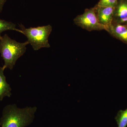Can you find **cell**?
Segmentation results:
<instances>
[{
    "instance_id": "6da1fadb",
    "label": "cell",
    "mask_w": 127,
    "mask_h": 127,
    "mask_svg": "<svg viewBox=\"0 0 127 127\" xmlns=\"http://www.w3.org/2000/svg\"><path fill=\"white\" fill-rule=\"evenodd\" d=\"M37 107H27L18 108L15 104L5 107L0 120L1 127H26L34 120Z\"/></svg>"
},
{
    "instance_id": "52a82bcc",
    "label": "cell",
    "mask_w": 127,
    "mask_h": 127,
    "mask_svg": "<svg viewBox=\"0 0 127 127\" xmlns=\"http://www.w3.org/2000/svg\"><path fill=\"white\" fill-rule=\"evenodd\" d=\"M106 31L113 37L127 44V25L112 23Z\"/></svg>"
},
{
    "instance_id": "8992f818",
    "label": "cell",
    "mask_w": 127,
    "mask_h": 127,
    "mask_svg": "<svg viewBox=\"0 0 127 127\" xmlns=\"http://www.w3.org/2000/svg\"><path fill=\"white\" fill-rule=\"evenodd\" d=\"M112 23L127 25V0H119L114 7Z\"/></svg>"
},
{
    "instance_id": "7c38bea8",
    "label": "cell",
    "mask_w": 127,
    "mask_h": 127,
    "mask_svg": "<svg viewBox=\"0 0 127 127\" xmlns=\"http://www.w3.org/2000/svg\"><path fill=\"white\" fill-rule=\"evenodd\" d=\"M6 0H0V12L2 11L3 6Z\"/></svg>"
},
{
    "instance_id": "30bf717a",
    "label": "cell",
    "mask_w": 127,
    "mask_h": 127,
    "mask_svg": "<svg viewBox=\"0 0 127 127\" xmlns=\"http://www.w3.org/2000/svg\"><path fill=\"white\" fill-rule=\"evenodd\" d=\"M118 127H127V108L118 111L115 118Z\"/></svg>"
},
{
    "instance_id": "3957f363",
    "label": "cell",
    "mask_w": 127,
    "mask_h": 127,
    "mask_svg": "<svg viewBox=\"0 0 127 127\" xmlns=\"http://www.w3.org/2000/svg\"><path fill=\"white\" fill-rule=\"evenodd\" d=\"M23 34L27 38V41L31 44L35 51H37L42 48L51 47L48 38L52 31V28L50 25L36 27L26 28L22 24L19 25Z\"/></svg>"
},
{
    "instance_id": "5b68a950",
    "label": "cell",
    "mask_w": 127,
    "mask_h": 127,
    "mask_svg": "<svg viewBox=\"0 0 127 127\" xmlns=\"http://www.w3.org/2000/svg\"><path fill=\"white\" fill-rule=\"evenodd\" d=\"M95 7L98 22L106 28L107 30V28L112 23L114 7H100L96 5Z\"/></svg>"
},
{
    "instance_id": "9c48e42d",
    "label": "cell",
    "mask_w": 127,
    "mask_h": 127,
    "mask_svg": "<svg viewBox=\"0 0 127 127\" xmlns=\"http://www.w3.org/2000/svg\"><path fill=\"white\" fill-rule=\"evenodd\" d=\"M7 31H16L23 34L21 30L16 28L15 24L11 22L0 19V36L2 32Z\"/></svg>"
},
{
    "instance_id": "8fae6325",
    "label": "cell",
    "mask_w": 127,
    "mask_h": 127,
    "mask_svg": "<svg viewBox=\"0 0 127 127\" xmlns=\"http://www.w3.org/2000/svg\"><path fill=\"white\" fill-rule=\"evenodd\" d=\"M119 0H100L96 5L100 7H115Z\"/></svg>"
},
{
    "instance_id": "ba28073f",
    "label": "cell",
    "mask_w": 127,
    "mask_h": 127,
    "mask_svg": "<svg viewBox=\"0 0 127 127\" xmlns=\"http://www.w3.org/2000/svg\"><path fill=\"white\" fill-rule=\"evenodd\" d=\"M5 66L0 67V101H2L5 97H10L11 95V89L6 81L4 75Z\"/></svg>"
},
{
    "instance_id": "7a4b0ae2",
    "label": "cell",
    "mask_w": 127,
    "mask_h": 127,
    "mask_svg": "<svg viewBox=\"0 0 127 127\" xmlns=\"http://www.w3.org/2000/svg\"><path fill=\"white\" fill-rule=\"evenodd\" d=\"M29 42L21 43L11 39L7 34L0 36V53L6 68L12 70L17 61L23 56Z\"/></svg>"
},
{
    "instance_id": "277c9868",
    "label": "cell",
    "mask_w": 127,
    "mask_h": 127,
    "mask_svg": "<svg viewBox=\"0 0 127 127\" xmlns=\"http://www.w3.org/2000/svg\"><path fill=\"white\" fill-rule=\"evenodd\" d=\"M73 22L78 26L88 31L106 30V28L98 22L95 6L86 9L83 14L74 18Z\"/></svg>"
}]
</instances>
